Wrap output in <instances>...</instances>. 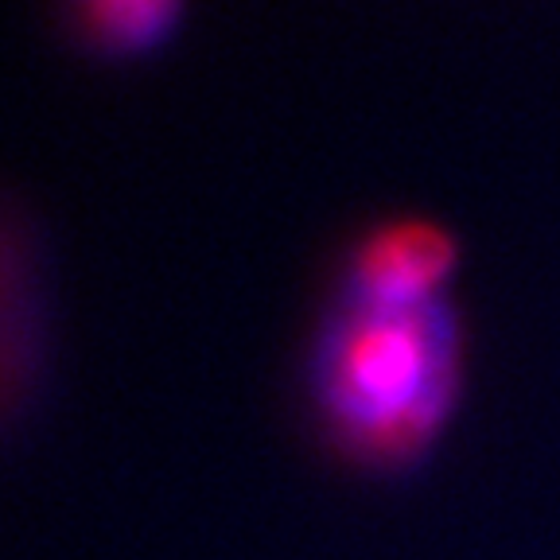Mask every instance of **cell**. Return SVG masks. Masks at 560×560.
Here are the masks:
<instances>
[{
  "label": "cell",
  "instance_id": "6da1fadb",
  "mask_svg": "<svg viewBox=\"0 0 560 560\" xmlns=\"http://www.w3.org/2000/svg\"><path fill=\"white\" fill-rule=\"evenodd\" d=\"M312 405L342 455L405 467L444 432L464 385V335L444 300H342L312 347Z\"/></svg>",
  "mask_w": 560,
  "mask_h": 560
},
{
  "label": "cell",
  "instance_id": "7a4b0ae2",
  "mask_svg": "<svg viewBox=\"0 0 560 560\" xmlns=\"http://www.w3.org/2000/svg\"><path fill=\"white\" fill-rule=\"evenodd\" d=\"M455 242L444 226L401 219L374 230L347 265L342 300L359 304H432L455 269Z\"/></svg>",
  "mask_w": 560,
  "mask_h": 560
},
{
  "label": "cell",
  "instance_id": "3957f363",
  "mask_svg": "<svg viewBox=\"0 0 560 560\" xmlns=\"http://www.w3.org/2000/svg\"><path fill=\"white\" fill-rule=\"evenodd\" d=\"M175 0H79V20L102 44L129 47L167 24Z\"/></svg>",
  "mask_w": 560,
  "mask_h": 560
}]
</instances>
